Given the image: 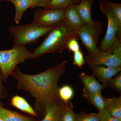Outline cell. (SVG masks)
Masks as SVG:
<instances>
[{
  "label": "cell",
  "instance_id": "cell-14",
  "mask_svg": "<svg viewBox=\"0 0 121 121\" xmlns=\"http://www.w3.org/2000/svg\"><path fill=\"white\" fill-rule=\"evenodd\" d=\"M65 103L60 100L54 103L46 110L43 119L40 121H59L61 110Z\"/></svg>",
  "mask_w": 121,
  "mask_h": 121
},
{
  "label": "cell",
  "instance_id": "cell-16",
  "mask_svg": "<svg viewBox=\"0 0 121 121\" xmlns=\"http://www.w3.org/2000/svg\"><path fill=\"white\" fill-rule=\"evenodd\" d=\"M82 97L90 104L95 107L101 112L105 109L104 97L101 93H91L83 91Z\"/></svg>",
  "mask_w": 121,
  "mask_h": 121
},
{
  "label": "cell",
  "instance_id": "cell-9",
  "mask_svg": "<svg viewBox=\"0 0 121 121\" xmlns=\"http://www.w3.org/2000/svg\"><path fill=\"white\" fill-rule=\"evenodd\" d=\"M93 75L102 83L103 87H107L108 83L113 77L121 72V67H104L103 66H90Z\"/></svg>",
  "mask_w": 121,
  "mask_h": 121
},
{
  "label": "cell",
  "instance_id": "cell-21",
  "mask_svg": "<svg viewBox=\"0 0 121 121\" xmlns=\"http://www.w3.org/2000/svg\"><path fill=\"white\" fill-rule=\"evenodd\" d=\"M74 95L73 89L69 85H66L60 87L59 96L60 100L66 103L70 101Z\"/></svg>",
  "mask_w": 121,
  "mask_h": 121
},
{
  "label": "cell",
  "instance_id": "cell-13",
  "mask_svg": "<svg viewBox=\"0 0 121 121\" xmlns=\"http://www.w3.org/2000/svg\"><path fill=\"white\" fill-rule=\"evenodd\" d=\"M93 4V0H81L78 4L75 5L78 14L86 23L93 19L91 13Z\"/></svg>",
  "mask_w": 121,
  "mask_h": 121
},
{
  "label": "cell",
  "instance_id": "cell-32",
  "mask_svg": "<svg viewBox=\"0 0 121 121\" xmlns=\"http://www.w3.org/2000/svg\"><path fill=\"white\" fill-rule=\"evenodd\" d=\"M1 0H0V1H1Z\"/></svg>",
  "mask_w": 121,
  "mask_h": 121
},
{
  "label": "cell",
  "instance_id": "cell-7",
  "mask_svg": "<svg viewBox=\"0 0 121 121\" xmlns=\"http://www.w3.org/2000/svg\"><path fill=\"white\" fill-rule=\"evenodd\" d=\"M77 33L82 43L89 54L93 53L98 48L99 37L102 30L101 22L92 19L77 29Z\"/></svg>",
  "mask_w": 121,
  "mask_h": 121
},
{
  "label": "cell",
  "instance_id": "cell-17",
  "mask_svg": "<svg viewBox=\"0 0 121 121\" xmlns=\"http://www.w3.org/2000/svg\"><path fill=\"white\" fill-rule=\"evenodd\" d=\"M11 104L12 106L21 111L32 116L37 117V114L34 109L22 97L17 95L13 96L11 99Z\"/></svg>",
  "mask_w": 121,
  "mask_h": 121
},
{
  "label": "cell",
  "instance_id": "cell-4",
  "mask_svg": "<svg viewBox=\"0 0 121 121\" xmlns=\"http://www.w3.org/2000/svg\"><path fill=\"white\" fill-rule=\"evenodd\" d=\"M32 55L33 52L27 50L26 45L13 46L10 50L0 51V69L4 80H7L17 65L32 59Z\"/></svg>",
  "mask_w": 121,
  "mask_h": 121
},
{
  "label": "cell",
  "instance_id": "cell-26",
  "mask_svg": "<svg viewBox=\"0 0 121 121\" xmlns=\"http://www.w3.org/2000/svg\"><path fill=\"white\" fill-rule=\"evenodd\" d=\"M67 49H68L69 51L73 52L81 49L80 45L78 43V40L75 39H73L69 40L67 43Z\"/></svg>",
  "mask_w": 121,
  "mask_h": 121
},
{
  "label": "cell",
  "instance_id": "cell-6",
  "mask_svg": "<svg viewBox=\"0 0 121 121\" xmlns=\"http://www.w3.org/2000/svg\"><path fill=\"white\" fill-rule=\"evenodd\" d=\"M86 59L89 66L121 67V41L117 42L112 48L105 51H101L98 48L93 53L86 56Z\"/></svg>",
  "mask_w": 121,
  "mask_h": 121
},
{
  "label": "cell",
  "instance_id": "cell-18",
  "mask_svg": "<svg viewBox=\"0 0 121 121\" xmlns=\"http://www.w3.org/2000/svg\"><path fill=\"white\" fill-rule=\"evenodd\" d=\"M16 9L14 22L19 24L23 14L27 9L31 7L32 3L30 0H14L12 2Z\"/></svg>",
  "mask_w": 121,
  "mask_h": 121
},
{
  "label": "cell",
  "instance_id": "cell-29",
  "mask_svg": "<svg viewBox=\"0 0 121 121\" xmlns=\"http://www.w3.org/2000/svg\"><path fill=\"white\" fill-rule=\"evenodd\" d=\"M1 78L0 76V99L1 96V90H2V86H1Z\"/></svg>",
  "mask_w": 121,
  "mask_h": 121
},
{
  "label": "cell",
  "instance_id": "cell-19",
  "mask_svg": "<svg viewBox=\"0 0 121 121\" xmlns=\"http://www.w3.org/2000/svg\"><path fill=\"white\" fill-rule=\"evenodd\" d=\"M73 107L71 102L65 103L61 110L59 121H76L77 114L74 112Z\"/></svg>",
  "mask_w": 121,
  "mask_h": 121
},
{
  "label": "cell",
  "instance_id": "cell-20",
  "mask_svg": "<svg viewBox=\"0 0 121 121\" xmlns=\"http://www.w3.org/2000/svg\"><path fill=\"white\" fill-rule=\"evenodd\" d=\"M80 0H51L46 8L48 9H65L67 8L77 4Z\"/></svg>",
  "mask_w": 121,
  "mask_h": 121
},
{
  "label": "cell",
  "instance_id": "cell-31",
  "mask_svg": "<svg viewBox=\"0 0 121 121\" xmlns=\"http://www.w3.org/2000/svg\"><path fill=\"white\" fill-rule=\"evenodd\" d=\"M0 121H4L0 117Z\"/></svg>",
  "mask_w": 121,
  "mask_h": 121
},
{
  "label": "cell",
  "instance_id": "cell-5",
  "mask_svg": "<svg viewBox=\"0 0 121 121\" xmlns=\"http://www.w3.org/2000/svg\"><path fill=\"white\" fill-rule=\"evenodd\" d=\"M100 8L106 16L108 25L105 35L98 48L101 51H105L112 48L117 42L121 41V30L118 28L115 19L111 2L108 0H102Z\"/></svg>",
  "mask_w": 121,
  "mask_h": 121
},
{
  "label": "cell",
  "instance_id": "cell-30",
  "mask_svg": "<svg viewBox=\"0 0 121 121\" xmlns=\"http://www.w3.org/2000/svg\"><path fill=\"white\" fill-rule=\"evenodd\" d=\"M4 0L8 1H10V2H12L13 0Z\"/></svg>",
  "mask_w": 121,
  "mask_h": 121
},
{
  "label": "cell",
  "instance_id": "cell-3",
  "mask_svg": "<svg viewBox=\"0 0 121 121\" xmlns=\"http://www.w3.org/2000/svg\"><path fill=\"white\" fill-rule=\"evenodd\" d=\"M54 27H44L35 22L28 24L9 27V31L14 37L13 46L35 43L37 40L50 32Z\"/></svg>",
  "mask_w": 121,
  "mask_h": 121
},
{
  "label": "cell",
  "instance_id": "cell-1",
  "mask_svg": "<svg viewBox=\"0 0 121 121\" xmlns=\"http://www.w3.org/2000/svg\"><path fill=\"white\" fill-rule=\"evenodd\" d=\"M66 60L35 75L22 73L17 66L10 75L17 80V87L29 92L35 98L34 110L36 112L44 115L52 104L59 100L60 87L58 82L66 72Z\"/></svg>",
  "mask_w": 121,
  "mask_h": 121
},
{
  "label": "cell",
  "instance_id": "cell-25",
  "mask_svg": "<svg viewBox=\"0 0 121 121\" xmlns=\"http://www.w3.org/2000/svg\"><path fill=\"white\" fill-rule=\"evenodd\" d=\"M113 14L118 28L121 30V4L111 2Z\"/></svg>",
  "mask_w": 121,
  "mask_h": 121
},
{
  "label": "cell",
  "instance_id": "cell-15",
  "mask_svg": "<svg viewBox=\"0 0 121 121\" xmlns=\"http://www.w3.org/2000/svg\"><path fill=\"white\" fill-rule=\"evenodd\" d=\"M0 117L4 121H36L30 117L22 115L4 108L1 104Z\"/></svg>",
  "mask_w": 121,
  "mask_h": 121
},
{
  "label": "cell",
  "instance_id": "cell-28",
  "mask_svg": "<svg viewBox=\"0 0 121 121\" xmlns=\"http://www.w3.org/2000/svg\"><path fill=\"white\" fill-rule=\"evenodd\" d=\"M99 113L101 115L100 121H121L112 116L105 109Z\"/></svg>",
  "mask_w": 121,
  "mask_h": 121
},
{
  "label": "cell",
  "instance_id": "cell-2",
  "mask_svg": "<svg viewBox=\"0 0 121 121\" xmlns=\"http://www.w3.org/2000/svg\"><path fill=\"white\" fill-rule=\"evenodd\" d=\"M79 39L77 30L66 21L54 27L43 43L33 52L32 59L48 53H62L71 39Z\"/></svg>",
  "mask_w": 121,
  "mask_h": 121
},
{
  "label": "cell",
  "instance_id": "cell-27",
  "mask_svg": "<svg viewBox=\"0 0 121 121\" xmlns=\"http://www.w3.org/2000/svg\"><path fill=\"white\" fill-rule=\"evenodd\" d=\"M32 3V8L38 7H44L46 8L48 7L51 0H30Z\"/></svg>",
  "mask_w": 121,
  "mask_h": 121
},
{
  "label": "cell",
  "instance_id": "cell-22",
  "mask_svg": "<svg viewBox=\"0 0 121 121\" xmlns=\"http://www.w3.org/2000/svg\"><path fill=\"white\" fill-rule=\"evenodd\" d=\"M101 117L99 112L87 114L82 111L77 114L76 121H100Z\"/></svg>",
  "mask_w": 121,
  "mask_h": 121
},
{
  "label": "cell",
  "instance_id": "cell-11",
  "mask_svg": "<svg viewBox=\"0 0 121 121\" xmlns=\"http://www.w3.org/2000/svg\"><path fill=\"white\" fill-rule=\"evenodd\" d=\"M105 109L113 117L121 120V97H104Z\"/></svg>",
  "mask_w": 121,
  "mask_h": 121
},
{
  "label": "cell",
  "instance_id": "cell-23",
  "mask_svg": "<svg viewBox=\"0 0 121 121\" xmlns=\"http://www.w3.org/2000/svg\"><path fill=\"white\" fill-rule=\"evenodd\" d=\"M108 86L121 94V73L113 77L108 83Z\"/></svg>",
  "mask_w": 121,
  "mask_h": 121
},
{
  "label": "cell",
  "instance_id": "cell-10",
  "mask_svg": "<svg viewBox=\"0 0 121 121\" xmlns=\"http://www.w3.org/2000/svg\"><path fill=\"white\" fill-rule=\"evenodd\" d=\"M79 78L84 86L83 91L91 93H101L103 86L93 75H89L83 72L79 75Z\"/></svg>",
  "mask_w": 121,
  "mask_h": 121
},
{
  "label": "cell",
  "instance_id": "cell-12",
  "mask_svg": "<svg viewBox=\"0 0 121 121\" xmlns=\"http://www.w3.org/2000/svg\"><path fill=\"white\" fill-rule=\"evenodd\" d=\"M65 21L72 28L77 30L86 23L81 19L76 10L74 5H71L65 9Z\"/></svg>",
  "mask_w": 121,
  "mask_h": 121
},
{
  "label": "cell",
  "instance_id": "cell-24",
  "mask_svg": "<svg viewBox=\"0 0 121 121\" xmlns=\"http://www.w3.org/2000/svg\"><path fill=\"white\" fill-rule=\"evenodd\" d=\"M83 53L81 49L74 52L73 64L81 69L86 60L84 58Z\"/></svg>",
  "mask_w": 121,
  "mask_h": 121
},
{
  "label": "cell",
  "instance_id": "cell-8",
  "mask_svg": "<svg viewBox=\"0 0 121 121\" xmlns=\"http://www.w3.org/2000/svg\"><path fill=\"white\" fill-rule=\"evenodd\" d=\"M65 10L46 8L38 9L34 14L33 22L44 27H55L65 21Z\"/></svg>",
  "mask_w": 121,
  "mask_h": 121
}]
</instances>
